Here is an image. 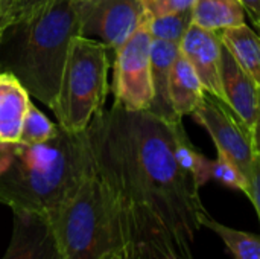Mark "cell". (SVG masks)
<instances>
[{
    "instance_id": "obj_1",
    "label": "cell",
    "mask_w": 260,
    "mask_h": 259,
    "mask_svg": "<svg viewBox=\"0 0 260 259\" xmlns=\"http://www.w3.org/2000/svg\"><path fill=\"white\" fill-rule=\"evenodd\" d=\"M180 125L113 104L87 128L117 259H195L207 211L175 159Z\"/></svg>"
},
{
    "instance_id": "obj_2",
    "label": "cell",
    "mask_w": 260,
    "mask_h": 259,
    "mask_svg": "<svg viewBox=\"0 0 260 259\" xmlns=\"http://www.w3.org/2000/svg\"><path fill=\"white\" fill-rule=\"evenodd\" d=\"M93 156L87 130L38 145L0 143V203L12 214L50 220L81 182Z\"/></svg>"
},
{
    "instance_id": "obj_3",
    "label": "cell",
    "mask_w": 260,
    "mask_h": 259,
    "mask_svg": "<svg viewBox=\"0 0 260 259\" xmlns=\"http://www.w3.org/2000/svg\"><path fill=\"white\" fill-rule=\"evenodd\" d=\"M85 3L52 0L26 21L24 43L15 75L29 95L49 108L53 105L72 40L81 35Z\"/></svg>"
},
{
    "instance_id": "obj_4",
    "label": "cell",
    "mask_w": 260,
    "mask_h": 259,
    "mask_svg": "<svg viewBox=\"0 0 260 259\" xmlns=\"http://www.w3.org/2000/svg\"><path fill=\"white\" fill-rule=\"evenodd\" d=\"M108 47L90 37L76 35L69 47L59 89L50 110L67 133L85 131L104 111L110 90Z\"/></svg>"
},
{
    "instance_id": "obj_5",
    "label": "cell",
    "mask_w": 260,
    "mask_h": 259,
    "mask_svg": "<svg viewBox=\"0 0 260 259\" xmlns=\"http://www.w3.org/2000/svg\"><path fill=\"white\" fill-rule=\"evenodd\" d=\"M49 221L64 259H105L114 255L102 186L93 160Z\"/></svg>"
},
{
    "instance_id": "obj_6",
    "label": "cell",
    "mask_w": 260,
    "mask_h": 259,
    "mask_svg": "<svg viewBox=\"0 0 260 259\" xmlns=\"http://www.w3.org/2000/svg\"><path fill=\"white\" fill-rule=\"evenodd\" d=\"M148 20L114 52L111 84L114 104L131 111L149 110L154 99L151 72L152 35Z\"/></svg>"
},
{
    "instance_id": "obj_7",
    "label": "cell",
    "mask_w": 260,
    "mask_h": 259,
    "mask_svg": "<svg viewBox=\"0 0 260 259\" xmlns=\"http://www.w3.org/2000/svg\"><path fill=\"white\" fill-rule=\"evenodd\" d=\"M190 116L210 134L218 154L232 160L250 179L254 162L253 130L244 124L230 105L206 92L201 104Z\"/></svg>"
},
{
    "instance_id": "obj_8",
    "label": "cell",
    "mask_w": 260,
    "mask_h": 259,
    "mask_svg": "<svg viewBox=\"0 0 260 259\" xmlns=\"http://www.w3.org/2000/svg\"><path fill=\"white\" fill-rule=\"evenodd\" d=\"M143 0H98L85 3L81 35L102 41L117 50L146 20Z\"/></svg>"
},
{
    "instance_id": "obj_9",
    "label": "cell",
    "mask_w": 260,
    "mask_h": 259,
    "mask_svg": "<svg viewBox=\"0 0 260 259\" xmlns=\"http://www.w3.org/2000/svg\"><path fill=\"white\" fill-rule=\"evenodd\" d=\"M180 53L193 66L204 90L225 101L221 84L222 41L219 32L192 23L180 41Z\"/></svg>"
},
{
    "instance_id": "obj_10",
    "label": "cell",
    "mask_w": 260,
    "mask_h": 259,
    "mask_svg": "<svg viewBox=\"0 0 260 259\" xmlns=\"http://www.w3.org/2000/svg\"><path fill=\"white\" fill-rule=\"evenodd\" d=\"M2 259H64L49 220L14 214V231Z\"/></svg>"
},
{
    "instance_id": "obj_11",
    "label": "cell",
    "mask_w": 260,
    "mask_h": 259,
    "mask_svg": "<svg viewBox=\"0 0 260 259\" xmlns=\"http://www.w3.org/2000/svg\"><path fill=\"white\" fill-rule=\"evenodd\" d=\"M221 84L225 102L253 130L260 111L259 87L224 44L221 53Z\"/></svg>"
},
{
    "instance_id": "obj_12",
    "label": "cell",
    "mask_w": 260,
    "mask_h": 259,
    "mask_svg": "<svg viewBox=\"0 0 260 259\" xmlns=\"http://www.w3.org/2000/svg\"><path fill=\"white\" fill-rule=\"evenodd\" d=\"M30 95L14 72L0 73V143H17Z\"/></svg>"
},
{
    "instance_id": "obj_13",
    "label": "cell",
    "mask_w": 260,
    "mask_h": 259,
    "mask_svg": "<svg viewBox=\"0 0 260 259\" xmlns=\"http://www.w3.org/2000/svg\"><path fill=\"white\" fill-rule=\"evenodd\" d=\"M180 53V44L155 40L152 38L151 44V72H152V87H154V99L151 108L148 111L166 119L177 121L181 119L175 114L171 96H169V76L171 69L175 58Z\"/></svg>"
},
{
    "instance_id": "obj_14",
    "label": "cell",
    "mask_w": 260,
    "mask_h": 259,
    "mask_svg": "<svg viewBox=\"0 0 260 259\" xmlns=\"http://www.w3.org/2000/svg\"><path fill=\"white\" fill-rule=\"evenodd\" d=\"M204 87L193 66L181 55L175 58L169 76L171 104L178 118L190 116L204 98Z\"/></svg>"
},
{
    "instance_id": "obj_15",
    "label": "cell",
    "mask_w": 260,
    "mask_h": 259,
    "mask_svg": "<svg viewBox=\"0 0 260 259\" xmlns=\"http://www.w3.org/2000/svg\"><path fill=\"white\" fill-rule=\"evenodd\" d=\"M222 44L230 50L247 75L253 78L260 90V35L248 24L219 31Z\"/></svg>"
},
{
    "instance_id": "obj_16",
    "label": "cell",
    "mask_w": 260,
    "mask_h": 259,
    "mask_svg": "<svg viewBox=\"0 0 260 259\" xmlns=\"http://www.w3.org/2000/svg\"><path fill=\"white\" fill-rule=\"evenodd\" d=\"M245 15L239 0H195L192 8V23L216 32L245 23Z\"/></svg>"
},
{
    "instance_id": "obj_17",
    "label": "cell",
    "mask_w": 260,
    "mask_h": 259,
    "mask_svg": "<svg viewBox=\"0 0 260 259\" xmlns=\"http://www.w3.org/2000/svg\"><path fill=\"white\" fill-rule=\"evenodd\" d=\"M201 224L213 231L222 240L235 259H260V237L257 235L221 224L209 214L201 218Z\"/></svg>"
},
{
    "instance_id": "obj_18",
    "label": "cell",
    "mask_w": 260,
    "mask_h": 259,
    "mask_svg": "<svg viewBox=\"0 0 260 259\" xmlns=\"http://www.w3.org/2000/svg\"><path fill=\"white\" fill-rule=\"evenodd\" d=\"M175 159L178 165L195 180V183L201 188L204 186L210 177H209V166H210V159H207L204 154L195 150V147L190 143L186 130L183 124L178 127L177 131V139H175Z\"/></svg>"
},
{
    "instance_id": "obj_19",
    "label": "cell",
    "mask_w": 260,
    "mask_h": 259,
    "mask_svg": "<svg viewBox=\"0 0 260 259\" xmlns=\"http://www.w3.org/2000/svg\"><path fill=\"white\" fill-rule=\"evenodd\" d=\"M148 24H149L152 38L180 44L186 31L192 24V11L149 17Z\"/></svg>"
},
{
    "instance_id": "obj_20",
    "label": "cell",
    "mask_w": 260,
    "mask_h": 259,
    "mask_svg": "<svg viewBox=\"0 0 260 259\" xmlns=\"http://www.w3.org/2000/svg\"><path fill=\"white\" fill-rule=\"evenodd\" d=\"M59 127H56L52 121H49L43 111H40L32 102L26 111L21 133H20V143L24 145H38L50 140L56 136Z\"/></svg>"
},
{
    "instance_id": "obj_21",
    "label": "cell",
    "mask_w": 260,
    "mask_h": 259,
    "mask_svg": "<svg viewBox=\"0 0 260 259\" xmlns=\"http://www.w3.org/2000/svg\"><path fill=\"white\" fill-rule=\"evenodd\" d=\"M209 177L227 188L236 189L248 194V179L242 174V171L227 157L218 154L215 160H210L209 166Z\"/></svg>"
},
{
    "instance_id": "obj_22",
    "label": "cell",
    "mask_w": 260,
    "mask_h": 259,
    "mask_svg": "<svg viewBox=\"0 0 260 259\" xmlns=\"http://www.w3.org/2000/svg\"><path fill=\"white\" fill-rule=\"evenodd\" d=\"M149 17L192 11L195 0H143Z\"/></svg>"
},
{
    "instance_id": "obj_23",
    "label": "cell",
    "mask_w": 260,
    "mask_h": 259,
    "mask_svg": "<svg viewBox=\"0 0 260 259\" xmlns=\"http://www.w3.org/2000/svg\"><path fill=\"white\" fill-rule=\"evenodd\" d=\"M247 197L254 205V209L257 212L260 223V159L256 154H254L251 174H250V179H248V194H247Z\"/></svg>"
},
{
    "instance_id": "obj_24",
    "label": "cell",
    "mask_w": 260,
    "mask_h": 259,
    "mask_svg": "<svg viewBox=\"0 0 260 259\" xmlns=\"http://www.w3.org/2000/svg\"><path fill=\"white\" fill-rule=\"evenodd\" d=\"M0 24L6 31L17 24V2L15 0H0Z\"/></svg>"
},
{
    "instance_id": "obj_25",
    "label": "cell",
    "mask_w": 260,
    "mask_h": 259,
    "mask_svg": "<svg viewBox=\"0 0 260 259\" xmlns=\"http://www.w3.org/2000/svg\"><path fill=\"white\" fill-rule=\"evenodd\" d=\"M52 0H24L23 2V9H21V14H20L18 24H24L26 21H29L40 9H43Z\"/></svg>"
},
{
    "instance_id": "obj_26",
    "label": "cell",
    "mask_w": 260,
    "mask_h": 259,
    "mask_svg": "<svg viewBox=\"0 0 260 259\" xmlns=\"http://www.w3.org/2000/svg\"><path fill=\"white\" fill-rule=\"evenodd\" d=\"M245 8L247 15H250L253 24L256 27L260 26V0H239Z\"/></svg>"
},
{
    "instance_id": "obj_27",
    "label": "cell",
    "mask_w": 260,
    "mask_h": 259,
    "mask_svg": "<svg viewBox=\"0 0 260 259\" xmlns=\"http://www.w3.org/2000/svg\"><path fill=\"white\" fill-rule=\"evenodd\" d=\"M253 145H254V154L260 159V111L253 128Z\"/></svg>"
},
{
    "instance_id": "obj_28",
    "label": "cell",
    "mask_w": 260,
    "mask_h": 259,
    "mask_svg": "<svg viewBox=\"0 0 260 259\" xmlns=\"http://www.w3.org/2000/svg\"><path fill=\"white\" fill-rule=\"evenodd\" d=\"M17 2V24L20 21V14H21V9H23V2L24 0H15Z\"/></svg>"
},
{
    "instance_id": "obj_29",
    "label": "cell",
    "mask_w": 260,
    "mask_h": 259,
    "mask_svg": "<svg viewBox=\"0 0 260 259\" xmlns=\"http://www.w3.org/2000/svg\"><path fill=\"white\" fill-rule=\"evenodd\" d=\"M3 32H5V29H3V26L0 24V43H2V37H3Z\"/></svg>"
},
{
    "instance_id": "obj_30",
    "label": "cell",
    "mask_w": 260,
    "mask_h": 259,
    "mask_svg": "<svg viewBox=\"0 0 260 259\" xmlns=\"http://www.w3.org/2000/svg\"><path fill=\"white\" fill-rule=\"evenodd\" d=\"M81 2H84V3H94V2H98V0H81Z\"/></svg>"
},
{
    "instance_id": "obj_31",
    "label": "cell",
    "mask_w": 260,
    "mask_h": 259,
    "mask_svg": "<svg viewBox=\"0 0 260 259\" xmlns=\"http://www.w3.org/2000/svg\"><path fill=\"white\" fill-rule=\"evenodd\" d=\"M257 32H259V35H260V26H259V27H257Z\"/></svg>"
}]
</instances>
